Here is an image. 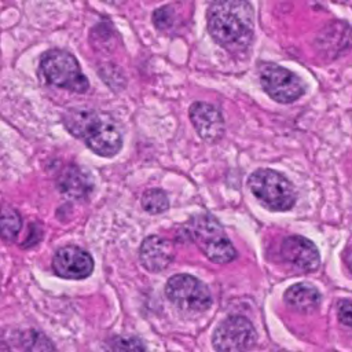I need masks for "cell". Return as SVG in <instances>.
Wrapping results in <instances>:
<instances>
[{"mask_svg":"<svg viewBox=\"0 0 352 352\" xmlns=\"http://www.w3.org/2000/svg\"><path fill=\"white\" fill-rule=\"evenodd\" d=\"M213 40L230 52L245 51L253 37V10L248 0H213L208 11Z\"/></svg>","mask_w":352,"mask_h":352,"instance_id":"obj_1","label":"cell"},{"mask_svg":"<svg viewBox=\"0 0 352 352\" xmlns=\"http://www.w3.org/2000/svg\"><path fill=\"white\" fill-rule=\"evenodd\" d=\"M66 129L102 157L116 155L122 146L118 124L107 114L72 109L63 116Z\"/></svg>","mask_w":352,"mask_h":352,"instance_id":"obj_2","label":"cell"},{"mask_svg":"<svg viewBox=\"0 0 352 352\" xmlns=\"http://www.w3.org/2000/svg\"><path fill=\"white\" fill-rule=\"evenodd\" d=\"M248 186L256 199L270 210H289L297 199L292 182L274 169L261 168L254 170L249 176Z\"/></svg>","mask_w":352,"mask_h":352,"instance_id":"obj_3","label":"cell"},{"mask_svg":"<svg viewBox=\"0 0 352 352\" xmlns=\"http://www.w3.org/2000/svg\"><path fill=\"white\" fill-rule=\"evenodd\" d=\"M44 80L58 88L72 92H85L89 87L77 59L63 50L47 51L40 62Z\"/></svg>","mask_w":352,"mask_h":352,"instance_id":"obj_4","label":"cell"},{"mask_svg":"<svg viewBox=\"0 0 352 352\" xmlns=\"http://www.w3.org/2000/svg\"><path fill=\"white\" fill-rule=\"evenodd\" d=\"M188 234L192 235L205 256L216 264L230 263L236 256L235 248L226 236L223 227L210 214L198 216Z\"/></svg>","mask_w":352,"mask_h":352,"instance_id":"obj_5","label":"cell"},{"mask_svg":"<svg viewBox=\"0 0 352 352\" xmlns=\"http://www.w3.org/2000/svg\"><path fill=\"white\" fill-rule=\"evenodd\" d=\"M165 293L176 308L188 314L205 312L212 305L209 289L192 275L179 274L170 276L166 282Z\"/></svg>","mask_w":352,"mask_h":352,"instance_id":"obj_6","label":"cell"},{"mask_svg":"<svg viewBox=\"0 0 352 352\" xmlns=\"http://www.w3.org/2000/svg\"><path fill=\"white\" fill-rule=\"evenodd\" d=\"M260 84L263 89L279 103H292L305 94L302 80L296 73L275 63L261 65Z\"/></svg>","mask_w":352,"mask_h":352,"instance_id":"obj_7","label":"cell"},{"mask_svg":"<svg viewBox=\"0 0 352 352\" xmlns=\"http://www.w3.org/2000/svg\"><path fill=\"white\" fill-rule=\"evenodd\" d=\"M256 341L257 333L253 324L239 315L220 322L212 337L213 348L217 351H246L253 348Z\"/></svg>","mask_w":352,"mask_h":352,"instance_id":"obj_8","label":"cell"},{"mask_svg":"<svg viewBox=\"0 0 352 352\" xmlns=\"http://www.w3.org/2000/svg\"><path fill=\"white\" fill-rule=\"evenodd\" d=\"M52 268L60 278L84 279L94 271V260L87 250L69 245L55 252Z\"/></svg>","mask_w":352,"mask_h":352,"instance_id":"obj_9","label":"cell"},{"mask_svg":"<svg viewBox=\"0 0 352 352\" xmlns=\"http://www.w3.org/2000/svg\"><path fill=\"white\" fill-rule=\"evenodd\" d=\"M282 258L301 272H311L319 267L320 254L314 242L301 235H290L280 245Z\"/></svg>","mask_w":352,"mask_h":352,"instance_id":"obj_10","label":"cell"},{"mask_svg":"<svg viewBox=\"0 0 352 352\" xmlns=\"http://www.w3.org/2000/svg\"><path fill=\"white\" fill-rule=\"evenodd\" d=\"M190 120L197 133L205 142L214 143L224 133V120L221 111L206 102H194L190 106Z\"/></svg>","mask_w":352,"mask_h":352,"instance_id":"obj_11","label":"cell"},{"mask_svg":"<svg viewBox=\"0 0 352 352\" xmlns=\"http://www.w3.org/2000/svg\"><path fill=\"white\" fill-rule=\"evenodd\" d=\"M173 256V245L160 235L147 236L139 249V260L150 272H161L168 268Z\"/></svg>","mask_w":352,"mask_h":352,"instance_id":"obj_12","label":"cell"},{"mask_svg":"<svg viewBox=\"0 0 352 352\" xmlns=\"http://www.w3.org/2000/svg\"><path fill=\"white\" fill-rule=\"evenodd\" d=\"M286 304L298 312H312L322 301L320 292L309 283H296L285 292Z\"/></svg>","mask_w":352,"mask_h":352,"instance_id":"obj_13","label":"cell"},{"mask_svg":"<svg viewBox=\"0 0 352 352\" xmlns=\"http://www.w3.org/2000/svg\"><path fill=\"white\" fill-rule=\"evenodd\" d=\"M60 190L72 197H84L87 195L91 184L88 183V177L78 168L72 166L65 170L63 176L59 182Z\"/></svg>","mask_w":352,"mask_h":352,"instance_id":"obj_14","label":"cell"},{"mask_svg":"<svg viewBox=\"0 0 352 352\" xmlns=\"http://www.w3.org/2000/svg\"><path fill=\"white\" fill-rule=\"evenodd\" d=\"M142 206L150 214H160L168 209L169 201L162 190L151 188L143 194Z\"/></svg>","mask_w":352,"mask_h":352,"instance_id":"obj_15","label":"cell"},{"mask_svg":"<svg viewBox=\"0 0 352 352\" xmlns=\"http://www.w3.org/2000/svg\"><path fill=\"white\" fill-rule=\"evenodd\" d=\"M22 227V219L16 210L4 208L1 214V235L6 241H12Z\"/></svg>","mask_w":352,"mask_h":352,"instance_id":"obj_16","label":"cell"},{"mask_svg":"<svg viewBox=\"0 0 352 352\" xmlns=\"http://www.w3.org/2000/svg\"><path fill=\"white\" fill-rule=\"evenodd\" d=\"M337 316L341 324L352 331V301L340 300L337 304Z\"/></svg>","mask_w":352,"mask_h":352,"instance_id":"obj_17","label":"cell"},{"mask_svg":"<svg viewBox=\"0 0 352 352\" xmlns=\"http://www.w3.org/2000/svg\"><path fill=\"white\" fill-rule=\"evenodd\" d=\"M110 346L113 349H144L146 348L138 338H132V337H118L111 341Z\"/></svg>","mask_w":352,"mask_h":352,"instance_id":"obj_18","label":"cell"},{"mask_svg":"<svg viewBox=\"0 0 352 352\" xmlns=\"http://www.w3.org/2000/svg\"><path fill=\"white\" fill-rule=\"evenodd\" d=\"M345 263H346L349 271L352 272V245L346 249V253H345Z\"/></svg>","mask_w":352,"mask_h":352,"instance_id":"obj_19","label":"cell"},{"mask_svg":"<svg viewBox=\"0 0 352 352\" xmlns=\"http://www.w3.org/2000/svg\"><path fill=\"white\" fill-rule=\"evenodd\" d=\"M102 1L110 3V4H118V3H121V0H102Z\"/></svg>","mask_w":352,"mask_h":352,"instance_id":"obj_20","label":"cell"}]
</instances>
